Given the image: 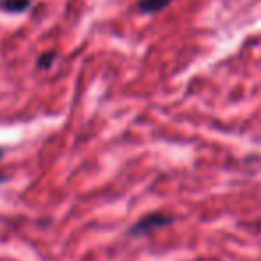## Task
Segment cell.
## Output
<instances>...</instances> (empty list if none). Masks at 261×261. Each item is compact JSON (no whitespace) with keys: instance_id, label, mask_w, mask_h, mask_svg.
I'll list each match as a JSON object with an SVG mask.
<instances>
[{"instance_id":"cell-1","label":"cell","mask_w":261,"mask_h":261,"mask_svg":"<svg viewBox=\"0 0 261 261\" xmlns=\"http://www.w3.org/2000/svg\"><path fill=\"white\" fill-rule=\"evenodd\" d=\"M172 224V217L163 213H152L143 217L142 220H138L133 229H130V234L133 236H142V234H149V232L156 231V229H161L165 225Z\"/></svg>"},{"instance_id":"cell-2","label":"cell","mask_w":261,"mask_h":261,"mask_svg":"<svg viewBox=\"0 0 261 261\" xmlns=\"http://www.w3.org/2000/svg\"><path fill=\"white\" fill-rule=\"evenodd\" d=\"M168 4H170V0H142L140 2V9L143 13H156L165 9Z\"/></svg>"},{"instance_id":"cell-3","label":"cell","mask_w":261,"mask_h":261,"mask_svg":"<svg viewBox=\"0 0 261 261\" xmlns=\"http://www.w3.org/2000/svg\"><path fill=\"white\" fill-rule=\"evenodd\" d=\"M29 4H31V0H4V2H2V8L13 13H20Z\"/></svg>"},{"instance_id":"cell-4","label":"cell","mask_w":261,"mask_h":261,"mask_svg":"<svg viewBox=\"0 0 261 261\" xmlns=\"http://www.w3.org/2000/svg\"><path fill=\"white\" fill-rule=\"evenodd\" d=\"M52 59H54V54H45V56H41V58H40L38 65H40V66H48Z\"/></svg>"},{"instance_id":"cell-5","label":"cell","mask_w":261,"mask_h":261,"mask_svg":"<svg viewBox=\"0 0 261 261\" xmlns=\"http://www.w3.org/2000/svg\"><path fill=\"white\" fill-rule=\"evenodd\" d=\"M0 181H2V175H0Z\"/></svg>"},{"instance_id":"cell-6","label":"cell","mask_w":261,"mask_h":261,"mask_svg":"<svg viewBox=\"0 0 261 261\" xmlns=\"http://www.w3.org/2000/svg\"><path fill=\"white\" fill-rule=\"evenodd\" d=\"M0 156H2V150H0Z\"/></svg>"}]
</instances>
